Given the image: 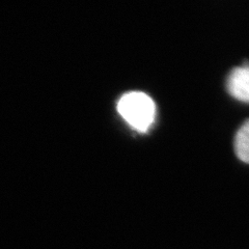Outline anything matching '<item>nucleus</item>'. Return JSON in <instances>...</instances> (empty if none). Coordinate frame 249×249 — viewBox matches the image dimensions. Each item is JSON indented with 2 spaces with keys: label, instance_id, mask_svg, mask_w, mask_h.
<instances>
[{
  "label": "nucleus",
  "instance_id": "nucleus-1",
  "mask_svg": "<svg viewBox=\"0 0 249 249\" xmlns=\"http://www.w3.org/2000/svg\"><path fill=\"white\" fill-rule=\"evenodd\" d=\"M116 108L124 121L140 133H144L151 129L157 114L153 99L142 91L124 93Z\"/></svg>",
  "mask_w": 249,
  "mask_h": 249
},
{
  "label": "nucleus",
  "instance_id": "nucleus-2",
  "mask_svg": "<svg viewBox=\"0 0 249 249\" xmlns=\"http://www.w3.org/2000/svg\"><path fill=\"white\" fill-rule=\"evenodd\" d=\"M227 89L232 98L249 104V64L231 70L227 79Z\"/></svg>",
  "mask_w": 249,
  "mask_h": 249
},
{
  "label": "nucleus",
  "instance_id": "nucleus-3",
  "mask_svg": "<svg viewBox=\"0 0 249 249\" xmlns=\"http://www.w3.org/2000/svg\"><path fill=\"white\" fill-rule=\"evenodd\" d=\"M235 152L237 157L249 164V120H247L235 136Z\"/></svg>",
  "mask_w": 249,
  "mask_h": 249
}]
</instances>
